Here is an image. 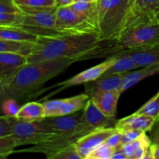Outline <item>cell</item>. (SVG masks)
Returning a JSON list of instances; mask_svg holds the SVG:
<instances>
[{
  "label": "cell",
  "mask_w": 159,
  "mask_h": 159,
  "mask_svg": "<svg viewBox=\"0 0 159 159\" xmlns=\"http://www.w3.org/2000/svg\"><path fill=\"white\" fill-rule=\"evenodd\" d=\"M120 51L115 41H102L96 34L39 37L28 63L67 58L85 54L99 57L116 55Z\"/></svg>",
  "instance_id": "1"
},
{
  "label": "cell",
  "mask_w": 159,
  "mask_h": 159,
  "mask_svg": "<svg viewBox=\"0 0 159 159\" xmlns=\"http://www.w3.org/2000/svg\"><path fill=\"white\" fill-rule=\"evenodd\" d=\"M97 57H99L96 54H85L28 63L7 81L0 82L1 102L10 98L17 101L30 99L43 84L61 74L72 64Z\"/></svg>",
  "instance_id": "2"
},
{
  "label": "cell",
  "mask_w": 159,
  "mask_h": 159,
  "mask_svg": "<svg viewBox=\"0 0 159 159\" xmlns=\"http://www.w3.org/2000/svg\"><path fill=\"white\" fill-rule=\"evenodd\" d=\"M130 10V0H98L99 37L102 41H116Z\"/></svg>",
  "instance_id": "3"
},
{
  "label": "cell",
  "mask_w": 159,
  "mask_h": 159,
  "mask_svg": "<svg viewBox=\"0 0 159 159\" xmlns=\"http://www.w3.org/2000/svg\"><path fill=\"white\" fill-rule=\"evenodd\" d=\"M159 42V19L132 23L121 31L116 40L120 51L141 49Z\"/></svg>",
  "instance_id": "4"
},
{
  "label": "cell",
  "mask_w": 159,
  "mask_h": 159,
  "mask_svg": "<svg viewBox=\"0 0 159 159\" xmlns=\"http://www.w3.org/2000/svg\"><path fill=\"white\" fill-rule=\"evenodd\" d=\"M17 6L23 12V20L20 27L38 37L62 35L56 29L55 20L57 6L34 8Z\"/></svg>",
  "instance_id": "5"
},
{
  "label": "cell",
  "mask_w": 159,
  "mask_h": 159,
  "mask_svg": "<svg viewBox=\"0 0 159 159\" xmlns=\"http://www.w3.org/2000/svg\"><path fill=\"white\" fill-rule=\"evenodd\" d=\"M11 121L12 135L17 147L40 144L59 134L51 129L44 118L37 120H20L11 117Z\"/></svg>",
  "instance_id": "6"
},
{
  "label": "cell",
  "mask_w": 159,
  "mask_h": 159,
  "mask_svg": "<svg viewBox=\"0 0 159 159\" xmlns=\"http://www.w3.org/2000/svg\"><path fill=\"white\" fill-rule=\"evenodd\" d=\"M93 129L87 125L83 120L81 121L77 127L71 131L66 133L59 134L48 141L40 144L32 145V147L26 148L20 151H15L14 152H30V153H40L45 155L48 159H52L53 156L59 151L65 148L73 145L75 144L81 138L85 136L89 132L93 131Z\"/></svg>",
  "instance_id": "7"
},
{
  "label": "cell",
  "mask_w": 159,
  "mask_h": 159,
  "mask_svg": "<svg viewBox=\"0 0 159 159\" xmlns=\"http://www.w3.org/2000/svg\"><path fill=\"white\" fill-rule=\"evenodd\" d=\"M55 25L57 30L62 35L96 34L99 36V30L84 20L70 6L57 7Z\"/></svg>",
  "instance_id": "8"
},
{
  "label": "cell",
  "mask_w": 159,
  "mask_h": 159,
  "mask_svg": "<svg viewBox=\"0 0 159 159\" xmlns=\"http://www.w3.org/2000/svg\"><path fill=\"white\" fill-rule=\"evenodd\" d=\"M116 58H117V56L116 55H113L111 56V57H107V60L102 61V63L99 64L97 65H95V66L92 67L90 68H88V69L79 73L78 75L70 78V79H66V80L63 81V82H58L57 84H54L52 86L48 87V88L44 89H43L40 94H41L43 91H46L48 89L51 90L52 89H56V90L52 92L48 96H47L44 99H41V100L47 99L48 97H51V96H54L57 93L63 91L65 89L75 86V85H82V84H85L87 82L96 80V79H97L98 78H99L101 75H102L107 72V70L115 63Z\"/></svg>",
  "instance_id": "9"
},
{
  "label": "cell",
  "mask_w": 159,
  "mask_h": 159,
  "mask_svg": "<svg viewBox=\"0 0 159 159\" xmlns=\"http://www.w3.org/2000/svg\"><path fill=\"white\" fill-rule=\"evenodd\" d=\"M89 96L86 93L65 99H52L43 102L46 117L64 116L83 110Z\"/></svg>",
  "instance_id": "10"
},
{
  "label": "cell",
  "mask_w": 159,
  "mask_h": 159,
  "mask_svg": "<svg viewBox=\"0 0 159 159\" xmlns=\"http://www.w3.org/2000/svg\"><path fill=\"white\" fill-rule=\"evenodd\" d=\"M155 19H159V0H136L129 10L123 30L132 23Z\"/></svg>",
  "instance_id": "11"
},
{
  "label": "cell",
  "mask_w": 159,
  "mask_h": 159,
  "mask_svg": "<svg viewBox=\"0 0 159 159\" xmlns=\"http://www.w3.org/2000/svg\"><path fill=\"white\" fill-rule=\"evenodd\" d=\"M116 130V127H101L95 129L81 138L75 144V146L82 159H85L92 151L105 142L106 140Z\"/></svg>",
  "instance_id": "12"
},
{
  "label": "cell",
  "mask_w": 159,
  "mask_h": 159,
  "mask_svg": "<svg viewBox=\"0 0 159 159\" xmlns=\"http://www.w3.org/2000/svg\"><path fill=\"white\" fill-rule=\"evenodd\" d=\"M123 76L124 73L103 74L96 80L85 84V93H86L90 98L93 95L102 92L116 90L120 92Z\"/></svg>",
  "instance_id": "13"
},
{
  "label": "cell",
  "mask_w": 159,
  "mask_h": 159,
  "mask_svg": "<svg viewBox=\"0 0 159 159\" xmlns=\"http://www.w3.org/2000/svg\"><path fill=\"white\" fill-rule=\"evenodd\" d=\"M82 120L93 130L101 127H115L117 122L115 117L106 116L90 98L83 109Z\"/></svg>",
  "instance_id": "14"
},
{
  "label": "cell",
  "mask_w": 159,
  "mask_h": 159,
  "mask_svg": "<svg viewBox=\"0 0 159 159\" xmlns=\"http://www.w3.org/2000/svg\"><path fill=\"white\" fill-rule=\"evenodd\" d=\"M28 64V57L10 52H0V82L7 81Z\"/></svg>",
  "instance_id": "15"
},
{
  "label": "cell",
  "mask_w": 159,
  "mask_h": 159,
  "mask_svg": "<svg viewBox=\"0 0 159 159\" xmlns=\"http://www.w3.org/2000/svg\"><path fill=\"white\" fill-rule=\"evenodd\" d=\"M155 123V118L144 114L134 113L116 122V129L119 131L125 130H137L142 132L151 131Z\"/></svg>",
  "instance_id": "16"
},
{
  "label": "cell",
  "mask_w": 159,
  "mask_h": 159,
  "mask_svg": "<svg viewBox=\"0 0 159 159\" xmlns=\"http://www.w3.org/2000/svg\"><path fill=\"white\" fill-rule=\"evenodd\" d=\"M82 111L75 112L74 113L64 116L45 117L44 120L57 134H63L75 130L82 121Z\"/></svg>",
  "instance_id": "17"
},
{
  "label": "cell",
  "mask_w": 159,
  "mask_h": 159,
  "mask_svg": "<svg viewBox=\"0 0 159 159\" xmlns=\"http://www.w3.org/2000/svg\"><path fill=\"white\" fill-rule=\"evenodd\" d=\"M121 93L119 90L96 93L90 97L96 107L109 117H115L118 101Z\"/></svg>",
  "instance_id": "18"
},
{
  "label": "cell",
  "mask_w": 159,
  "mask_h": 159,
  "mask_svg": "<svg viewBox=\"0 0 159 159\" xmlns=\"http://www.w3.org/2000/svg\"><path fill=\"white\" fill-rule=\"evenodd\" d=\"M159 74V64L148 65L142 67V68L136 71H130L124 73L123 82L120 88V93L127 91L128 89L134 86L143 79L151 77L155 75Z\"/></svg>",
  "instance_id": "19"
},
{
  "label": "cell",
  "mask_w": 159,
  "mask_h": 159,
  "mask_svg": "<svg viewBox=\"0 0 159 159\" xmlns=\"http://www.w3.org/2000/svg\"><path fill=\"white\" fill-rule=\"evenodd\" d=\"M119 53L127 54L131 56L140 68L159 64V42L141 49L128 51H121Z\"/></svg>",
  "instance_id": "20"
},
{
  "label": "cell",
  "mask_w": 159,
  "mask_h": 159,
  "mask_svg": "<svg viewBox=\"0 0 159 159\" xmlns=\"http://www.w3.org/2000/svg\"><path fill=\"white\" fill-rule=\"evenodd\" d=\"M70 6L84 20L98 29V1L75 2Z\"/></svg>",
  "instance_id": "21"
},
{
  "label": "cell",
  "mask_w": 159,
  "mask_h": 159,
  "mask_svg": "<svg viewBox=\"0 0 159 159\" xmlns=\"http://www.w3.org/2000/svg\"><path fill=\"white\" fill-rule=\"evenodd\" d=\"M39 37L16 26H0V39L37 43Z\"/></svg>",
  "instance_id": "22"
},
{
  "label": "cell",
  "mask_w": 159,
  "mask_h": 159,
  "mask_svg": "<svg viewBox=\"0 0 159 159\" xmlns=\"http://www.w3.org/2000/svg\"><path fill=\"white\" fill-rule=\"evenodd\" d=\"M46 117L43 103L39 102H26L20 107L17 113V120H37Z\"/></svg>",
  "instance_id": "23"
},
{
  "label": "cell",
  "mask_w": 159,
  "mask_h": 159,
  "mask_svg": "<svg viewBox=\"0 0 159 159\" xmlns=\"http://www.w3.org/2000/svg\"><path fill=\"white\" fill-rule=\"evenodd\" d=\"M36 43L16 41L0 39V52H10L29 57L32 54Z\"/></svg>",
  "instance_id": "24"
},
{
  "label": "cell",
  "mask_w": 159,
  "mask_h": 159,
  "mask_svg": "<svg viewBox=\"0 0 159 159\" xmlns=\"http://www.w3.org/2000/svg\"><path fill=\"white\" fill-rule=\"evenodd\" d=\"M116 56H117V58H116L115 63L107 70L105 74L124 73L140 68V66L134 60L133 57L129 54L118 53Z\"/></svg>",
  "instance_id": "25"
},
{
  "label": "cell",
  "mask_w": 159,
  "mask_h": 159,
  "mask_svg": "<svg viewBox=\"0 0 159 159\" xmlns=\"http://www.w3.org/2000/svg\"><path fill=\"white\" fill-rule=\"evenodd\" d=\"M131 144L134 148V159H152L151 153L152 140L146 133H143L139 138L131 141Z\"/></svg>",
  "instance_id": "26"
},
{
  "label": "cell",
  "mask_w": 159,
  "mask_h": 159,
  "mask_svg": "<svg viewBox=\"0 0 159 159\" xmlns=\"http://www.w3.org/2000/svg\"><path fill=\"white\" fill-rule=\"evenodd\" d=\"M136 113L147 115L155 118V120L159 118V91L150 100L138 109Z\"/></svg>",
  "instance_id": "27"
},
{
  "label": "cell",
  "mask_w": 159,
  "mask_h": 159,
  "mask_svg": "<svg viewBox=\"0 0 159 159\" xmlns=\"http://www.w3.org/2000/svg\"><path fill=\"white\" fill-rule=\"evenodd\" d=\"M16 148L17 145L13 135L0 137V158L2 159L13 154Z\"/></svg>",
  "instance_id": "28"
},
{
  "label": "cell",
  "mask_w": 159,
  "mask_h": 159,
  "mask_svg": "<svg viewBox=\"0 0 159 159\" xmlns=\"http://www.w3.org/2000/svg\"><path fill=\"white\" fill-rule=\"evenodd\" d=\"M23 20L21 11L16 12H0V26L20 27Z\"/></svg>",
  "instance_id": "29"
},
{
  "label": "cell",
  "mask_w": 159,
  "mask_h": 159,
  "mask_svg": "<svg viewBox=\"0 0 159 159\" xmlns=\"http://www.w3.org/2000/svg\"><path fill=\"white\" fill-rule=\"evenodd\" d=\"M116 149L102 143L92 151L85 159H111Z\"/></svg>",
  "instance_id": "30"
},
{
  "label": "cell",
  "mask_w": 159,
  "mask_h": 159,
  "mask_svg": "<svg viewBox=\"0 0 159 159\" xmlns=\"http://www.w3.org/2000/svg\"><path fill=\"white\" fill-rule=\"evenodd\" d=\"M19 101L15 99H7L2 102V110L5 116L9 117H16L20 109Z\"/></svg>",
  "instance_id": "31"
},
{
  "label": "cell",
  "mask_w": 159,
  "mask_h": 159,
  "mask_svg": "<svg viewBox=\"0 0 159 159\" xmlns=\"http://www.w3.org/2000/svg\"><path fill=\"white\" fill-rule=\"evenodd\" d=\"M17 6L27 7H53L57 6L56 0H14Z\"/></svg>",
  "instance_id": "32"
},
{
  "label": "cell",
  "mask_w": 159,
  "mask_h": 159,
  "mask_svg": "<svg viewBox=\"0 0 159 159\" xmlns=\"http://www.w3.org/2000/svg\"><path fill=\"white\" fill-rule=\"evenodd\" d=\"M52 159H82L75 144L65 148L53 156Z\"/></svg>",
  "instance_id": "33"
},
{
  "label": "cell",
  "mask_w": 159,
  "mask_h": 159,
  "mask_svg": "<svg viewBox=\"0 0 159 159\" xmlns=\"http://www.w3.org/2000/svg\"><path fill=\"white\" fill-rule=\"evenodd\" d=\"M12 134V121L11 117L7 116H1L0 117V137Z\"/></svg>",
  "instance_id": "34"
},
{
  "label": "cell",
  "mask_w": 159,
  "mask_h": 159,
  "mask_svg": "<svg viewBox=\"0 0 159 159\" xmlns=\"http://www.w3.org/2000/svg\"><path fill=\"white\" fill-rule=\"evenodd\" d=\"M104 143L115 149L119 148L123 144L121 132L116 130L113 134L110 135V136L106 140V141Z\"/></svg>",
  "instance_id": "35"
},
{
  "label": "cell",
  "mask_w": 159,
  "mask_h": 159,
  "mask_svg": "<svg viewBox=\"0 0 159 159\" xmlns=\"http://www.w3.org/2000/svg\"><path fill=\"white\" fill-rule=\"evenodd\" d=\"M120 132L121 135H122L123 144L131 142V141H134L137 138H139L143 133H145V132H142L137 130H125Z\"/></svg>",
  "instance_id": "36"
},
{
  "label": "cell",
  "mask_w": 159,
  "mask_h": 159,
  "mask_svg": "<svg viewBox=\"0 0 159 159\" xmlns=\"http://www.w3.org/2000/svg\"><path fill=\"white\" fill-rule=\"evenodd\" d=\"M14 0H0V12H20Z\"/></svg>",
  "instance_id": "37"
},
{
  "label": "cell",
  "mask_w": 159,
  "mask_h": 159,
  "mask_svg": "<svg viewBox=\"0 0 159 159\" xmlns=\"http://www.w3.org/2000/svg\"><path fill=\"white\" fill-rule=\"evenodd\" d=\"M151 131H152L151 140H152V144L159 145V118L155 120V124Z\"/></svg>",
  "instance_id": "38"
},
{
  "label": "cell",
  "mask_w": 159,
  "mask_h": 159,
  "mask_svg": "<svg viewBox=\"0 0 159 159\" xmlns=\"http://www.w3.org/2000/svg\"><path fill=\"white\" fill-rule=\"evenodd\" d=\"M111 159H127V156L125 155V154L122 152L120 148H116L115 150L114 153L112 155Z\"/></svg>",
  "instance_id": "39"
},
{
  "label": "cell",
  "mask_w": 159,
  "mask_h": 159,
  "mask_svg": "<svg viewBox=\"0 0 159 159\" xmlns=\"http://www.w3.org/2000/svg\"><path fill=\"white\" fill-rule=\"evenodd\" d=\"M151 153H152V159H159V145L151 146Z\"/></svg>",
  "instance_id": "40"
},
{
  "label": "cell",
  "mask_w": 159,
  "mask_h": 159,
  "mask_svg": "<svg viewBox=\"0 0 159 159\" xmlns=\"http://www.w3.org/2000/svg\"><path fill=\"white\" fill-rule=\"evenodd\" d=\"M57 7L59 6H68L74 2V0H56Z\"/></svg>",
  "instance_id": "41"
},
{
  "label": "cell",
  "mask_w": 159,
  "mask_h": 159,
  "mask_svg": "<svg viewBox=\"0 0 159 159\" xmlns=\"http://www.w3.org/2000/svg\"><path fill=\"white\" fill-rule=\"evenodd\" d=\"M95 1H98V0H74L75 2H95Z\"/></svg>",
  "instance_id": "42"
},
{
  "label": "cell",
  "mask_w": 159,
  "mask_h": 159,
  "mask_svg": "<svg viewBox=\"0 0 159 159\" xmlns=\"http://www.w3.org/2000/svg\"><path fill=\"white\" fill-rule=\"evenodd\" d=\"M135 1H136V0H130V9L132 7V6H134Z\"/></svg>",
  "instance_id": "43"
}]
</instances>
